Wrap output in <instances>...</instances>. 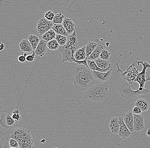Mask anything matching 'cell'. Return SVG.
Segmentation results:
<instances>
[{"label":"cell","instance_id":"cell-38","mask_svg":"<svg viewBox=\"0 0 150 148\" xmlns=\"http://www.w3.org/2000/svg\"><path fill=\"white\" fill-rule=\"evenodd\" d=\"M5 48V45L3 43L1 42L0 43V51H2L4 50Z\"/></svg>","mask_w":150,"mask_h":148},{"label":"cell","instance_id":"cell-36","mask_svg":"<svg viewBox=\"0 0 150 148\" xmlns=\"http://www.w3.org/2000/svg\"><path fill=\"white\" fill-rule=\"evenodd\" d=\"M132 113L134 115H141L142 113V110L138 107L135 106L132 110Z\"/></svg>","mask_w":150,"mask_h":148},{"label":"cell","instance_id":"cell-18","mask_svg":"<svg viewBox=\"0 0 150 148\" xmlns=\"http://www.w3.org/2000/svg\"><path fill=\"white\" fill-rule=\"evenodd\" d=\"M135 106L138 107L141 109L142 112L148 111L150 107V104L148 100L144 99H139L135 103Z\"/></svg>","mask_w":150,"mask_h":148},{"label":"cell","instance_id":"cell-13","mask_svg":"<svg viewBox=\"0 0 150 148\" xmlns=\"http://www.w3.org/2000/svg\"><path fill=\"white\" fill-rule=\"evenodd\" d=\"M134 125L135 132H139L145 129L144 117L141 115H134Z\"/></svg>","mask_w":150,"mask_h":148},{"label":"cell","instance_id":"cell-17","mask_svg":"<svg viewBox=\"0 0 150 148\" xmlns=\"http://www.w3.org/2000/svg\"><path fill=\"white\" fill-rule=\"evenodd\" d=\"M109 128L112 134H119L120 130V122L119 118H113L110 122Z\"/></svg>","mask_w":150,"mask_h":148},{"label":"cell","instance_id":"cell-12","mask_svg":"<svg viewBox=\"0 0 150 148\" xmlns=\"http://www.w3.org/2000/svg\"><path fill=\"white\" fill-rule=\"evenodd\" d=\"M62 25L69 35H73L76 30V25L73 21L69 18H64Z\"/></svg>","mask_w":150,"mask_h":148},{"label":"cell","instance_id":"cell-20","mask_svg":"<svg viewBox=\"0 0 150 148\" xmlns=\"http://www.w3.org/2000/svg\"><path fill=\"white\" fill-rule=\"evenodd\" d=\"M88 64L89 68L91 71H96V72H102V73H106L108 71L111 69V65L108 68H107V69H105V70L101 69V68L98 67L94 60H88Z\"/></svg>","mask_w":150,"mask_h":148},{"label":"cell","instance_id":"cell-8","mask_svg":"<svg viewBox=\"0 0 150 148\" xmlns=\"http://www.w3.org/2000/svg\"><path fill=\"white\" fill-rule=\"evenodd\" d=\"M16 121L13 120L10 113L1 115V127L6 130H11L10 128L16 124Z\"/></svg>","mask_w":150,"mask_h":148},{"label":"cell","instance_id":"cell-39","mask_svg":"<svg viewBox=\"0 0 150 148\" xmlns=\"http://www.w3.org/2000/svg\"><path fill=\"white\" fill-rule=\"evenodd\" d=\"M13 114H20V111L18 109H16L13 110Z\"/></svg>","mask_w":150,"mask_h":148},{"label":"cell","instance_id":"cell-23","mask_svg":"<svg viewBox=\"0 0 150 148\" xmlns=\"http://www.w3.org/2000/svg\"><path fill=\"white\" fill-rule=\"evenodd\" d=\"M28 40L30 43L34 51H35L41 40L37 35L33 34L29 35Z\"/></svg>","mask_w":150,"mask_h":148},{"label":"cell","instance_id":"cell-35","mask_svg":"<svg viewBox=\"0 0 150 148\" xmlns=\"http://www.w3.org/2000/svg\"><path fill=\"white\" fill-rule=\"evenodd\" d=\"M35 55H36V54H35V51L33 52L32 54L28 55L27 56V59H26L27 61L28 62H33L35 59Z\"/></svg>","mask_w":150,"mask_h":148},{"label":"cell","instance_id":"cell-19","mask_svg":"<svg viewBox=\"0 0 150 148\" xmlns=\"http://www.w3.org/2000/svg\"><path fill=\"white\" fill-rule=\"evenodd\" d=\"M104 47L102 45L98 44L93 52L88 58V60H95L96 59L99 58L102 51L104 50Z\"/></svg>","mask_w":150,"mask_h":148},{"label":"cell","instance_id":"cell-40","mask_svg":"<svg viewBox=\"0 0 150 148\" xmlns=\"http://www.w3.org/2000/svg\"><path fill=\"white\" fill-rule=\"evenodd\" d=\"M109 43H106V45L107 46H109Z\"/></svg>","mask_w":150,"mask_h":148},{"label":"cell","instance_id":"cell-6","mask_svg":"<svg viewBox=\"0 0 150 148\" xmlns=\"http://www.w3.org/2000/svg\"><path fill=\"white\" fill-rule=\"evenodd\" d=\"M137 64V62H136L129 66L125 72H122V76L129 82V84L134 83L135 80L139 73L138 69L135 67Z\"/></svg>","mask_w":150,"mask_h":148},{"label":"cell","instance_id":"cell-14","mask_svg":"<svg viewBox=\"0 0 150 148\" xmlns=\"http://www.w3.org/2000/svg\"><path fill=\"white\" fill-rule=\"evenodd\" d=\"M124 121L127 127L131 132H133L134 130V114L131 111H128L125 115H124Z\"/></svg>","mask_w":150,"mask_h":148},{"label":"cell","instance_id":"cell-11","mask_svg":"<svg viewBox=\"0 0 150 148\" xmlns=\"http://www.w3.org/2000/svg\"><path fill=\"white\" fill-rule=\"evenodd\" d=\"M119 122H120V130H119V136L120 137L123 139L128 138L131 136L132 132H130L127 127L124 121L123 118L120 117L119 118Z\"/></svg>","mask_w":150,"mask_h":148},{"label":"cell","instance_id":"cell-28","mask_svg":"<svg viewBox=\"0 0 150 148\" xmlns=\"http://www.w3.org/2000/svg\"><path fill=\"white\" fill-rule=\"evenodd\" d=\"M64 18V15L62 13H59L55 15L52 22L54 24H62Z\"/></svg>","mask_w":150,"mask_h":148},{"label":"cell","instance_id":"cell-5","mask_svg":"<svg viewBox=\"0 0 150 148\" xmlns=\"http://www.w3.org/2000/svg\"><path fill=\"white\" fill-rule=\"evenodd\" d=\"M142 64L143 66V69L142 71L139 74L137 78L135 80L134 82H137L139 85V88L141 89H145L144 86L145 82L146 81L150 80V77H149L148 79L145 78V75L146 74V70L148 69H150V64L147 62L138 61L137 62V64L138 65Z\"/></svg>","mask_w":150,"mask_h":148},{"label":"cell","instance_id":"cell-16","mask_svg":"<svg viewBox=\"0 0 150 148\" xmlns=\"http://www.w3.org/2000/svg\"><path fill=\"white\" fill-rule=\"evenodd\" d=\"M20 49L25 53H31L34 51L32 46L28 39H23L19 44Z\"/></svg>","mask_w":150,"mask_h":148},{"label":"cell","instance_id":"cell-2","mask_svg":"<svg viewBox=\"0 0 150 148\" xmlns=\"http://www.w3.org/2000/svg\"><path fill=\"white\" fill-rule=\"evenodd\" d=\"M109 82L99 83L89 88L84 91L85 99L94 103L102 102L106 99L110 93Z\"/></svg>","mask_w":150,"mask_h":148},{"label":"cell","instance_id":"cell-33","mask_svg":"<svg viewBox=\"0 0 150 148\" xmlns=\"http://www.w3.org/2000/svg\"><path fill=\"white\" fill-rule=\"evenodd\" d=\"M9 144L10 147L18 148L19 147L18 142L13 138H10L9 140Z\"/></svg>","mask_w":150,"mask_h":148},{"label":"cell","instance_id":"cell-30","mask_svg":"<svg viewBox=\"0 0 150 148\" xmlns=\"http://www.w3.org/2000/svg\"><path fill=\"white\" fill-rule=\"evenodd\" d=\"M60 45L56 39L52 40L47 43V47L49 49L52 50H56L59 49Z\"/></svg>","mask_w":150,"mask_h":148},{"label":"cell","instance_id":"cell-42","mask_svg":"<svg viewBox=\"0 0 150 148\" xmlns=\"http://www.w3.org/2000/svg\"><path fill=\"white\" fill-rule=\"evenodd\" d=\"M9 148H13V147H10Z\"/></svg>","mask_w":150,"mask_h":148},{"label":"cell","instance_id":"cell-21","mask_svg":"<svg viewBox=\"0 0 150 148\" xmlns=\"http://www.w3.org/2000/svg\"><path fill=\"white\" fill-rule=\"evenodd\" d=\"M85 50H86V46L79 49L76 51L74 55V58L76 60L78 61H82L87 59Z\"/></svg>","mask_w":150,"mask_h":148},{"label":"cell","instance_id":"cell-7","mask_svg":"<svg viewBox=\"0 0 150 148\" xmlns=\"http://www.w3.org/2000/svg\"><path fill=\"white\" fill-rule=\"evenodd\" d=\"M52 21H50L45 17L39 20L37 24V32L39 35H43L52 29L54 25Z\"/></svg>","mask_w":150,"mask_h":148},{"label":"cell","instance_id":"cell-22","mask_svg":"<svg viewBox=\"0 0 150 148\" xmlns=\"http://www.w3.org/2000/svg\"><path fill=\"white\" fill-rule=\"evenodd\" d=\"M52 30L55 31L56 34L64 35L67 37L69 36L62 24H54L52 27Z\"/></svg>","mask_w":150,"mask_h":148},{"label":"cell","instance_id":"cell-34","mask_svg":"<svg viewBox=\"0 0 150 148\" xmlns=\"http://www.w3.org/2000/svg\"><path fill=\"white\" fill-rule=\"evenodd\" d=\"M28 54L27 53H23L22 55H20L19 57L18 58V60L20 62L24 63L26 62L27 61V57L28 56Z\"/></svg>","mask_w":150,"mask_h":148},{"label":"cell","instance_id":"cell-29","mask_svg":"<svg viewBox=\"0 0 150 148\" xmlns=\"http://www.w3.org/2000/svg\"><path fill=\"white\" fill-rule=\"evenodd\" d=\"M55 39L59 43L60 46H63L65 45L67 42V37L64 36V35L56 34Z\"/></svg>","mask_w":150,"mask_h":148},{"label":"cell","instance_id":"cell-4","mask_svg":"<svg viewBox=\"0 0 150 148\" xmlns=\"http://www.w3.org/2000/svg\"><path fill=\"white\" fill-rule=\"evenodd\" d=\"M10 138L16 140L18 143L28 140L33 139L30 131L23 127H18L11 129L9 132Z\"/></svg>","mask_w":150,"mask_h":148},{"label":"cell","instance_id":"cell-9","mask_svg":"<svg viewBox=\"0 0 150 148\" xmlns=\"http://www.w3.org/2000/svg\"><path fill=\"white\" fill-rule=\"evenodd\" d=\"M112 71V69H111L106 73H102L93 71H92V72L95 78L99 83H105L109 82Z\"/></svg>","mask_w":150,"mask_h":148},{"label":"cell","instance_id":"cell-31","mask_svg":"<svg viewBox=\"0 0 150 148\" xmlns=\"http://www.w3.org/2000/svg\"><path fill=\"white\" fill-rule=\"evenodd\" d=\"M110 54L111 53H110L108 50L104 49V50L102 51L99 58L105 60L109 61L110 59Z\"/></svg>","mask_w":150,"mask_h":148},{"label":"cell","instance_id":"cell-24","mask_svg":"<svg viewBox=\"0 0 150 148\" xmlns=\"http://www.w3.org/2000/svg\"><path fill=\"white\" fill-rule=\"evenodd\" d=\"M56 35V33L52 29L42 35V39L48 43L55 39Z\"/></svg>","mask_w":150,"mask_h":148},{"label":"cell","instance_id":"cell-32","mask_svg":"<svg viewBox=\"0 0 150 148\" xmlns=\"http://www.w3.org/2000/svg\"><path fill=\"white\" fill-rule=\"evenodd\" d=\"M55 16L54 13L50 10L47 11L45 13V15H44V17L46 19L51 21H53Z\"/></svg>","mask_w":150,"mask_h":148},{"label":"cell","instance_id":"cell-37","mask_svg":"<svg viewBox=\"0 0 150 148\" xmlns=\"http://www.w3.org/2000/svg\"><path fill=\"white\" fill-rule=\"evenodd\" d=\"M12 117L16 122L20 121L21 120V116L20 114H13Z\"/></svg>","mask_w":150,"mask_h":148},{"label":"cell","instance_id":"cell-3","mask_svg":"<svg viewBox=\"0 0 150 148\" xmlns=\"http://www.w3.org/2000/svg\"><path fill=\"white\" fill-rule=\"evenodd\" d=\"M149 92L148 89H141L139 87L136 91L133 90L128 83L124 84L120 90V93L123 98L125 100L131 101L141 95L148 93Z\"/></svg>","mask_w":150,"mask_h":148},{"label":"cell","instance_id":"cell-1","mask_svg":"<svg viewBox=\"0 0 150 148\" xmlns=\"http://www.w3.org/2000/svg\"><path fill=\"white\" fill-rule=\"evenodd\" d=\"M65 75L66 79L73 82L76 89L79 92L85 91L91 86L99 83L90 68L75 63L68 64Z\"/></svg>","mask_w":150,"mask_h":148},{"label":"cell","instance_id":"cell-15","mask_svg":"<svg viewBox=\"0 0 150 148\" xmlns=\"http://www.w3.org/2000/svg\"><path fill=\"white\" fill-rule=\"evenodd\" d=\"M47 43L42 39L35 52V54L38 56L42 57L45 56L47 53Z\"/></svg>","mask_w":150,"mask_h":148},{"label":"cell","instance_id":"cell-27","mask_svg":"<svg viewBox=\"0 0 150 148\" xmlns=\"http://www.w3.org/2000/svg\"><path fill=\"white\" fill-rule=\"evenodd\" d=\"M19 148H35L33 139L28 140L19 143Z\"/></svg>","mask_w":150,"mask_h":148},{"label":"cell","instance_id":"cell-41","mask_svg":"<svg viewBox=\"0 0 150 148\" xmlns=\"http://www.w3.org/2000/svg\"><path fill=\"white\" fill-rule=\"evenodd\" d=\"M59 148V147H53V148Z\"/></svg>","mask_w":150,"mask_h":148},{"label":"cell","instance_id":"cell-10","mask_svg":"<svg viewBox=\"0 0 150 148\" xmlns=\"http://www.w3.org/2000/svg\"><path fill=\"white\" fill-rule=\"evenodd\" d=\"M66 47L72 50V51L75 53L76 51L79 49L78 44V36L77 35L76 30L74 33L67 37V42L65 45Z\"/></svg>","mask_w":150,"mask_h":148},{"label":"cell","instance_id":"cell-25","mask_svg":"<svg viewBox=\"0 0 150 148\" xmlns=\"http://www.w3.org/2000/svg\"><path fill=\"white\" fill-rule=\"evenodd\" d=\"M97 45L98 44L94 42H89L87 44V45L86 46V50H85L87 58L88 59L90 55L93 52L94 50L97 47Z\"/></svg>","mask_w":150,"mask_h":148},{"label":"cell","instance_id":"cell-26","mask_svg":"<svg viewBox=\"0 0 150 148\" xmlns=\"http://www.w3.org/2000/svg\"><path fill=\"white\" fill-rule=\"evenodd\" d=\"M94 61L98 67L104 70L107 69L111 65L109 61L105 60L100 58H98Z\"/></svg>","mask_w":150,"mask_h":148}]
</instances>
